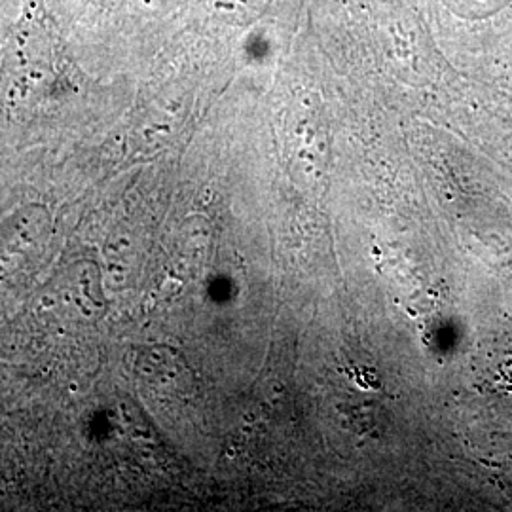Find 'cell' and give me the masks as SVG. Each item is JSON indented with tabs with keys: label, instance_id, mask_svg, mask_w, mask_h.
<instances>
[{
	"label": "cell",
	"instance_id": "1",
	"mask_svg": "<svg viewBox=\"0 0 512 512\" xmlns=\"http://www.w3.org/2000/svg\"><path fill=\"white\" fill-rule=\"evenodd\" d=\"M61 61V44L46 12L29 2L6 42L0 76L10 90L46 86Z\"/></svg>",
	"mask_w": 512,
	"mask_h": 512
},
{
	"label": "cell",
	"instance_id": "2",
	"mask_svg": "<svg viewBox=\"0 0 512 512\" xmlns=\"http://www.w3.org/2000/svg\"><path fill=\"white\" fill-rule=\"evenodd\" d=\"M105 310V294L97 266L88 260L74 262L42 289L40 311L65 325H88Z\"/></svg>",
	"mask_w": 512,
	"mask_h": 512
},
{
	"label": "cell",
	"instance_id": "3",
	"mask_svg": "<svg viewBox=\"0 0 512 512\" xmlns=\"http://www.w3.org/2000/svg\"><path fill=\"white\" fill-rule=\"evenodd\" d=\"M52 234V217L42 205H23L0 222V281L31 268Z\"/></svg>",
	"mask_w": 512,
	"mask_h": 512
}]
</instances>
